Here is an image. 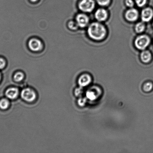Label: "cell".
Segmentation results:
<instances>
[{"label":"cell","mask_w":153,"mask_h":153,"mask_svg":"<svg viewBox=\"0 0 153 153\" xmlns=\"http://www.w3.org/2000/svg\"><path fill=\"white\" fill-rule=\"evenodd\" d=\"M88 35L94 40H100L103 39L106 33L105 28L103 25L98 22L91 24L88 28Z\"/></svg>","instance_id":"cell-1"},{"label":"cell","mask_w":153,"mask_h":153,"mask_svg":"<svg viewBox=\"0 0 153 153\" xmlns=\"http://www.w3.org/2000/svg\"><path fill=\"white\" fill-rule=\"evenodd\" d=\"M150 39L148 36L142 35L139 36L136 39L135 45L137 49L144 50L149 45Z\"/></svg>","instance_id":"cell-2"},{"label":"cell","mask_w":153,"mask_h":153,"mask_svg":"<svg viewBox=\"0 0 153 153\" xmlns=\"http://www.w3.org/2000/svg\"><path fill=\"white\" fill-rule=\"evenodd\" d=\"M21 97L25 101L31 102L35 100L37 96L34 90L30 88H25L21 92Z\"/></svg>","instance_id":"cell-3"},{"label":"cell","mask_w":153,"mask_h":153,"mask_svg":"<svg viewBox=\"0 0 153 153\" xmlns=\"http://www.w3.org/2000/svg\"><path fill=\"white\" fill-rule=\"evenodd\" d=\"M95 2L93 0H82L79 2V7L82 11L90 13L94 10Z\"/></svg>","instance_id":"cell-4"},{"label":"cell","mask_w":153,"mask_h":153,"mask_svg":"<svg viewBox=\"0 0 153 153\" xmlns=\"http://www.w3.org/2000/svg\"><path fill=\"white\" fill-rule=\"evenodd\" d=\"M29 49L34 52H38L43 48V45L40 40L33 38L29 40L28 43Z\"/></svg>","instance_id":"cell-5"},{"label":"cell","mask_w":153,"mask_h":153,"mask_svg":"<svg viewBox=\"0 0 153 153\" xmlns=\"http://www.w3.org/2000/svg\"><path fill=\"white\" fill-rule=\"evenodd\" d=\"M76 22L78 26L81 27H84L89 22V18L86 15L80 13L77 15L76 17Z\"/></svg>","instance_id":"cell-6"},{"label":"cell","mask_w":153,"mask_h":153,"mask_svg":"<svg viewBox=\"0 0 153 153\" xmlns=\"http://www.w3.org/2000/svg\"><path fill=\"white\" fill-rule=\"evenodd\" d=\"M125 16L127 20L130 22H134L138 17V12L136 9H130L126 13Z\"/></svg>","instance_id":"cell-7"},{"label":"cell","mask_w":153,"mask_h":153,"mask_svg":"<svg viewBox=\"0 0 153 153\" xmlns=\"http://www.w3.org/2000/svg\"><path fill=\"white\" fill-rule=\"evenodd\" d=\"M153 16V11L152 9L148 7L142 10L141 17L142 21L144 22H149Z\"/></svg>","instance_id":"cell-8"},{"label":"cell","mask_w":153,"mask_h":153,"mask_svg":"<svg viewBox=\"0 0 153 153\" xmlns=\"http://www.w3.org/2000/svg\"><path fill=\"white\" fill-rule=\"evenodd\" d=\"M19 94V90L15 88H9L5 92L6 97L10 100H14L16 99L18 97Z\"/></svg>","instance_id":"cell-9"},{"label":"cell","mask_w":153,"mask_h":153,"mask_svg":"<svg viewBox=\"0 0 153 153\" xmlns=\"http://www.w3.org/2000/svg\"><path fill=\"white\" fill-rule=\"evenodd\" d=\"M95 16L96 19L100 22L105 20L107 17V11L104 9H99L96 11Z\"/></svg>","instance_id":"cell-10"},{"label":"cell","mask_w":153,"mask_h":153,"mask_svg":"<svg viewBox=\"0 0 153 153\" xmlns=\"http://www.w3.org/2000/svg\"><path fill=\"white\" fill-rule=\"evenodd\" d=\"M91 81V78L88 75L84 74L79 78L78 83L81 86H84L88 85Z\"/></svg>","instance_id":"cell-11"},{"label":"cell","mask_w":153,"mask_h":153,"mask_svg":"<svg viewBox=\"0 0 153 153\" xmlns=\"http://www.w3.org/2000/svg\"><path fill=\"white\" fill-rule=\"evenodd\" d=\"M141 59L143 62L148 63L151 59V54L149 51H144L142 52L140 55Z\"/></svg>","instance_id":"cell-12"},{"label":"cell","mask_w":153,"mask_h":153,"mask_svg":"<svg viewBox=\"0 0 153 153\" xmlns=\"http://www.w3.org/2000/svg\"><path fill=\"white\" fill-rule=\"evenodd\" d=\"M10 106V102L7 99L3 98L0 100V109L5 110Z\"/></svg>","instance_id":"cell-13"},{"label":"cell","mask_w":153,"mask_h":153,"mask_svg":"<svg viewBox=\"0 0 153 153\" xmlns=\"http://www.w3.org/2000/svg\"><path fill=\"white\" fill-rule=\"evenodd\" d=\"M25 76L23 73L21 72H18L15 74L13 76V79L16 82H20L24 79Z\"/></svg>","instance_id":"cell-14"},{"label":"cell","mask_w":153,"mask_h":153,"mask_svg":"<svg viewBox=\"0 0 153 153\" xmlns=\"http://www.w3.org/2000/svg\"><path fill=\"white\" fill-rule=\"evenodd\" d=\"M145 26L144 24L142 22H139L136 25L135 30L138 33H140L143 32L144 30Z\"/></svg>","instance_id":"cell-15"},{"label":"cell","mask_w":153,"mask_h":153,"mask_svg":"<svg viewBox=\"0 0 153 153\" xmlns=\"http://www.w3.org/2000/svg\"><path fill=\"white\" fill-rule=\"evenodd\" d=\"M7 65V60L4 57L0 56V70L4 69Z\"/></svg>","instance_id":"cell-16"},{"label":"cell","mask_w":153,"mask_h":153,"mask_svg":"<svg viewBox=\"0 0 153 153\" xmlns=\"http://www.w3.org/2000/svg\"><path fill=\"white\" fill-rule=\"evenodd\" d=\"M153 89V83L151 82L146 83L144 85V90L146 91H150Z\"/></svg>","instance_id":"cell-17"},{"label":"cell","mask_w":153,"mask_h":153,"mask_svg":"<svg viewBox=\"0 0 153 153\" xmlns=\"http://www.w3.org/2000/svg\"><path fill=\"white\" fill-rule=\"evenodd\" d=\"M68 27L69 28L72 30H75L77 29L78 25L77 22H75L73 21H71L69 22Z\"/></svg>","instance_id":"cell-18"},{"label":"cell","mask_w":153,"mask_h":153,"mask_svg":"<svg viewBox=\"0 0 153 153\" xmlns=\"http://www.w3.org/2000/svg\"><path fill=\"white\" fill-rule=\"evenodd\" d=\"M96 1L99 5L104 6L107 5L109 4L110 0H96Z\"/></svg>","instance_id":"cell-19"},{"label":"cell","mask_w":153,"mask_h":153,"mask_svg":"<svg viewBox=\"0 0 153 153\" xmlns=\"http://www.w3.org/2000/svg\"><path fill=\"white\" fill-rule=\"evenodd\" d=\"M136 2L139 7H142L146 4L147 0H135Z\"/></svg>","instance_id":"cell-20"},{"label":"cell","mask_w":153,"mask_h":153,"mask_svg":"<svg viewBox=\"0 0 153 153\" xmlns=\"http://www.w3.org/2000/svg\"><path fill=\"white\" fill-rule=\"evenodd\" d=\"M125 4L127 6L129 7H132L134 4L132 0H126Z\"/></svg>","instance_id":"cell-21"},{"label":"cell","mask_w":153,"mask_h":153,"mask_svg":"<svg viewBox=\"0 0 153 153\" xmlns=\"http://www.w3.org/2000/svg\"><path fill=\"white\" fill-rule=\"evenodd\" d=\"M82 90L80 88H77L75 91V94L76 96L80 95L82 93Z\"/></svg>","instance_id":"cell-22"},{"label":"cell","mask_w":153,"mask_h":153,"mask_svg":"<svg viewBox=\"0 0 153 153\" xmlns=\"http://www.w3.org/2000/svg\"><path fill=\"white\" fill-rule=\"evenodd\" d=\"M78 103L79 104V105H80L81 106L82 105H83L84 104V101L83 99H80V100H79Z\"/></svg>","instance_id":"cell-23"},{"label":"cell","mask_w":153,"mask_h":153,"mask_svg":"<svg viewBox=\"0 0 153 153\" xmlns=\"http://www.w3.org/2000/svg\"><path fill=\"white\" fill-rule=\"evenodd\" d=\"M31 1H32V2H36V1H37V0H30Z\"/></svg>","instance_id":"cell-24"},{"label":"cell","mask_w":153,"mask_h":153,"mask_svg":"<svg viewBox=\"0 0 153 153\" xmlns=\"http://www.w3.org/2000/svg\"><path fill=\"white\" fill-rule=\"evenodd\" d=\"M1 72H0V82H1Z\"/></svg>","instance_id":"cell-25"}]
</instances>
